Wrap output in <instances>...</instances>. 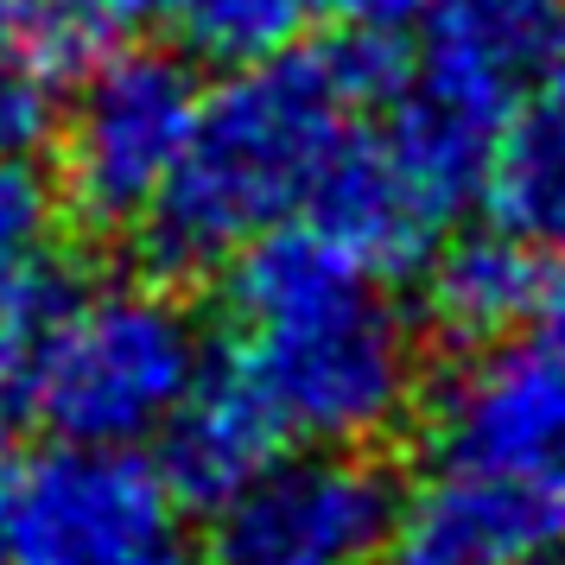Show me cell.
<instances>
[{"label":"cell","instance_id":"3","mask_svg":"<svg viewBox=\"0 0 565 565\" xmlns=\"http://www.w3.org/2000/svg\"><path fill=\"white\" fill-rule=\"evenodd\" d=\"M204 324L166 280L57 286L20 362V401L57 445L140 451L204 375Z\"/></svg>","mask_w":565,"mask_h":565},{"label":"cell","instance_id":"18","mask_svg":"<svg viewBox=\"0 0 565 565\" xmlns=\"http://www.w3.org/2000/svg\"><path fill=\"white\" fill-rule=\"evenodd\" d=\"M20 477H26V458L13 451V438H0V565H7V540H13V509H20Z\"/></svg>","mask_w":565,"mask_h":565},{"label":"cell","instance_id":"17","mask_svg":"<svg viewBox=\"0 0 565 565\" xmlns=\"http://www.w3.org/2000/svg\"><path fill=\"white\" fill-rule=\"evenodd\" d=\"M534 318H540V343H553V350H565V260L559 267H546L540 274V299H534Z\"/></svg>","mask_w":565,"mask_h":565},{"label":"cell","instance_id":"12","mask_svg":"<svg viewBox=\"0 0 565 565\" xmlns=\"http://www.w3.org/2000/svg\"><path fill=\"white\" fill-rule=\"evenodd\" d=\"M57 198L32 166H0V407L20 394V362L57 299Z\"/></svg>","mask_w":565,"mask_h":565},{"label":"cell","instance_id":"6","mask_svg":"<svg viewBox=\"0 0 565 565\" xmlns=\"http://www.w3.org/2000/svg\"><path fill=\"white\" fill-rule=\"evenodd\" d=\"M394 477L369 451L286 445L210 509L204 565H382Z\"/></svg>","mask_w":565,"mask_h":565},{"label":"cell","instance_id":"5","mask_svg":"<svg viewBox=\"0 0 565 565\" xmlns=\"http://www.w3.org/2000/svg\"><path fill=\"white\" fill-rule=\"evenodd\" d=\"M7 565H204V546L153 458L57 445L20 477Z\"/></svg>","mask_w":565,"mask_h":565},{"label":"cell","instance_id":"1","mask_svg":"<svg viewBox=\"0 0 565 565\" xmlns=\"http://www.w3.org/2000/svg\"><path fill=\"white\" fill-rule=\"evenodd\" d=\"M407 52L375 26L299 39L235 64L198 96L179 172L147 210V255L166 274H216L260 235L299 223L350 134L394 96Z\"/></svg>","mask_w":565,"mask_h":565},{"label":"cell","instance_id":"14","mask_svg":"<svg viewBox=\"0 0 565 565\" xmlns=\"http://www.w3.org/2000/svg\"><path fill=\"white\" fill-rule=\"evenodd\" d=\"M172 13V0H0V26L13 32L52 77L83 71L134 32Z\"/></svg>","mask_w":565,"mask_h":565},{"label":"cell","instance_id":"8","mask_svg":"<svg viewBox=\"0 0 565 565\" xmlns=\"http://www.w3.org/2000/svg\"><path fill=\"white\" fill-rule=\"evenodd\" d=\"M559 7L565 0H413L407 20L419 45L407 57V83L489 128H509L546 71Z\"/></svg>","mask_w":565,"mask_h":565},{"label":"cell","instance_id":"20","mask_svg":"<svg viewBox=\"0 0 565 565\" xmlns=\"http://www.w3.org/2000/svg\"><path fill=\"white\" fill-rule=\"evenodd\" d=\"M546 96L565 103V7H559V26H553V52H546Z\"/></svg>","mask_w":565,"mask_h":565},{"label":"cell","instance_id":"19","mask_svg":"<svg viewBox=\"0 0 565 565\" xmlns=\"http://www.w3.org/2000/svg\"><path fill=\"white\" fill-rule=\"evenodd\" d=\"M324 7H343L356 26H375V32H387V26H401L407 20V7L413 0H324Z\"/></svg>","mask_w":565,"mask_h":565},{"label":"cell","instance_id":"13","mask_svg":"<svg viewBox=\"0 0 565 565\" xmlns=\"http://www.w3.org/2000/svg\"><path fill=\"white\" fill-rule=\"evenodd\" d=\"M489 223L514 230L534 248H565V103L540 96L509 115L483 172Z\"/></svg>","mask_w":565,"mask_h":565},{"label":"cell","instance_id":"2","mask_svg":"<svg viewBox=\"0 0 565 565\" xmlns=\"http://www.w3.org/2000/svg\"><path fill=\"white\" fill-rule=\"evenodd\" d=\"M210 362L280 445L369 451L419 413L413 311L311 223H286L230 260L223 350Z\"/></svg>","mask_w":565,"mask_h":565},{"label":"cell","instance_id":"16","mask_svg":"<svg viewBox=\"0 0 565 565\" xmlns=\"http://www.w3.org/2000/svg\"><path fill=\"white\" fill-rule=\"evenodd\" d=\"M57 128V77L0 26V166H32Z\"/></svg>","mask_w":565,"mask_h":565},{"label":"cell","instance_id":"4","mask_svg":"<svg viewBox=\"0 0 565 565\" xmlns=\"http://www.w3.org/2000/svg\"><path fill=\"white\" fill-rule=\"evenodd\" d=\"M77 83L57 115V204L89 235H128L147 223L159 191L179 172V153L198 121V77L172 52L115 45Z\"/></svg>","mask_w":565,"mask_h":565},{"label":"cell","instance_id":"11","mask_svg":"<svg viewBox=\"0 0 565 565\" xmlns=\"http://www.w3.org/2000/svg\"><path fill=\"white\" fill-rule=\"evenodd\" d=\"M274 451H286V445L216 362H204V375L191 382L179 413L159 426V477L179 489L184 509H216Z\"/></svg>","mask_w":565,"mask_h":565},{"label":"cell","instance_id":"15","mask_svg":"<svg viewBox=\"0 0 565 565\" xmlns=\"http://www.w3.org/2000/svg\"><path fill=\"white\" fill-rule=\"evenodd\" d=\"M324 0H172V26L184 32L191 52L216 64H255L267 52L299 45L318 20Z\"/></svg>","mask_w":565,"mask_h":565},{"label":"cell","instance_id":"21","mask_svg":"<svg viewBox=\"0 0 565 565\" xmlns=\"http://www.w3.org/2000/svg\"><path fill=\"white\" fill-rule=\"evenodd\" d=\"M521 565H565V553H540V559H521Z\"/></svg>","mask_w":565,"mask_h":565},{"label":"cell","instance_id":"7","mask_svg":"<svg viewBox=\"0 0 565 565\" xmlns=\"http://www.w3.org/2000/svg\"><path fill=\"white\" fill-rule=\"evenodd\" d=\"M426 463L477 470L565 534V350L483 343L426 401Z\"/></svg>","mask_w":565,"mask_h":565},{"label":"cell","instance_id":"10","mask_svg":"<svg viewBox=\"0 0 565 565\" xmlns=\"http://www.w3.org/2000/svg\"><path fill=\"white\" fill-rule=\"evenodd\" d=\"M419 267H426V286H419L426 324L463 350H483L521 331L534 318L540 274H546L534 242H521L502 223L451 230Z\"/></svg>","mask_w":565,"mask_h":565},{"label":"cell","instance_id":"9","mask_svg":"<svg viewBox=\"0 0 565 565\" xmlns=\"http://www.w3.org/2000/svg\"><path fill=\"white\" fill-rule=\"evenodd\" d=\"M559 546L565 534L514 489L477 470L426 463L419 483L394 495L382 565H521Z\"/></svg>","mask_w":565,"mask_h":565}]
</instances>
